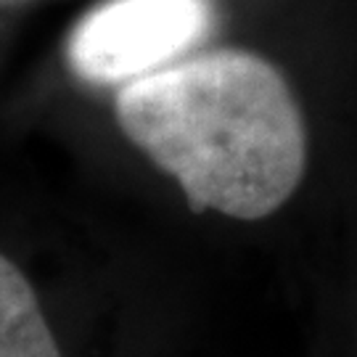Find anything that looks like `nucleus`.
<instances>
[{"mask_svg":"<svg viewBox=\"0 0 357 357\" xmlns=\"http://www.w3.org/2000/svg\"><path fill=\"white\" fill-rule=\"evenodd\" d=\"M116 119L193 209L259 220L305 175L299 106L281 72L255 53L215 51L130 79Z\"/></svg>","mask_w":357,"mask_h":357,"instance_id":"1","label":"nucleus"},{"mask_svg":"<svg viewBox=\"0 0 357 357\" xmlns=\"http://www.w3.org/2000/svg\"><path fill=\"white\" fill-rule=\"evenodd\" d=\"M0 357H61L24 273L0 255Z\"/></svg>","mask_w":357,"mask_h":357,"instance_id":"3","label":"nucleus"},{"mask_svg":"<svg viewBox=\"0 0 357 357\" xmlns=\"http://www.w3.org/2000/svg\"><path fill=\"white\" fill-rule=\"evenodd\" d=\"M209 22V0H112L77 24L69 64L88 82L138 79L193 45Z\"/></svg>","mask_w":357,"mask_h":357,"instance_id":"2","label":"nucleus"}]
</instances>
